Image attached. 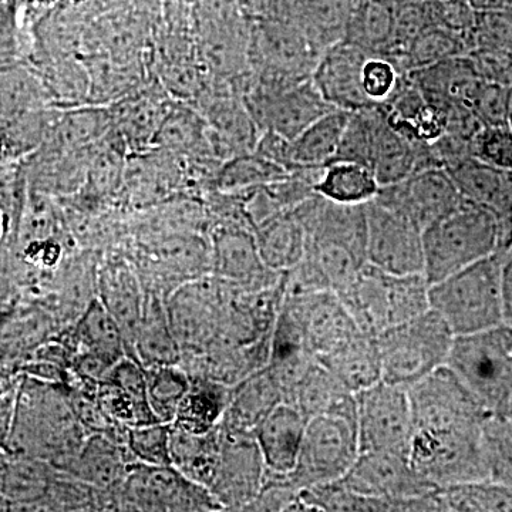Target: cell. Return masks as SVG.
Here are the masks:
<instances>
[{"label":"cell","instance_id":"obj_1","mask_svg":"<svg viewBox=\"0 0 512 512\" xmlns=\"http://www.w3.org/2000/svg\"><path fill=\"white\" fill-rule=\"evenodd\" d=\"M429 291L424 274H389L366 262L336 293L360 332L377 336L430 309Z\"/></svg>","mask_w":512,"mask_h":512},{"label":"cell","instance_id":"obj_2","mask_svg":"<svg viewBox=\"0 0 512 512\" xmlns=\"http://www.w3.org/2000/svg\"><path fill=\"white\" fill-rule=\"evenodd\" d=\"M500 249V225L493 211L464 200L423 229L424 276L436 284Z\"/></svg>","mask_w":512,"mask_h":512},{"label":"cell","instance_id":"obj_3","mask_svg":"<svg viewBox=\"0 0 512 512\" xmlns=\"http://www.w3.org/2000/svg\"><path fill=\"white\" fill-rule=\"evenodd\" d=\"M503 252L487 256L430 285V308L454 336L473 335L504 323L501 299Z\"/></svg>","mask_w":512,"mask_h":512},{"label":"cell","instance_id":"obj_4","mask_svg":"<svg viewBox=\"0 0 512 512\" xmlns=\"http://www.w3.org/2000/svg\"><path fill=\"white\" fill-rule=\"evenodd\" d=\"M447 365L491 417L512 419V326L456 336Z\"/></svg>","mask_w":512,"mask_h":512},{"label":"cell","instance_id":"obj_5","mask_svg":"<svg viewBox=\"0 0 512 512\" xmlns=\"http://www.w3.org/2000/svg\"><path fill=\"white\" fill-rule=\"evenodd\" d=\"M409 463L437 488L490 480L484 424L414 429Z\"/></svg>","mask_w":512,"mask_h":512},{"label":"cell","instance_id":"obj_6","mask_svg":"<svg viewBox=\"0 0 512 512\" xmlns=\"http://www.w3.org/2000/svg\"><path fill=\"white\" fill-rule=\"evenodd\" d=\"M382 380L407 387L447 365L454 333L433 309L375 336Z\"/></svg>","mask_w":512,"mask_h":512},{"label":"cell","instance_id":"obj_7","mask_svg":"<svg viewBox=\"0 0 512 512\" xmlns=\"http://www.w3.org/2000/svg\"><path fill=\"white\" fill-rule=\"evenodd\" d=\"M360 454L356 414L326 413L311 417L298 461L289 481L299 488L335 483L345 476Z\"/></svg>","mask_w":512,"mask_h":512},{"label":"cell","instance_id":"obj_8","mask_svg":"<svg viewBox=\"0 0 512 512\" xmlns=\"http://www.w3.org/2000/svg\"><path fill=\"white\" fill-rule=\"evenodd\" d=\"M340 487L359 495L393 501L397 511H439L436 491L410 466L409 458L384 451L360 453Z\"/></svg>","mask_w":512,"mask_h":512},{"label":"cell","instance_id":"obj_9","mask_svg":"<svg viewBox=\"0 0 512 512\" xmlns=\"http://www.w3.org/2000/svg\"><path fill=\"white\" fill-rule=\"evenodd\" d=\"M322 50L305 33L278 20L256 19L249 28V73L268 83L311 79Z\"/></svg>","mask_w":512,"mask_h":512},{"label":"cell","instance_id":"obj_10","mask_svg":"<svg viewBox=\"0 0 512 512\" xmlns=\"http://www.w3.org/2000/svg\"><path fill=\"white\" fill-rule=\"evenodd\" d=\"M355 397L360 453L384 451L409 458L413 416L407 387L380 380Z\"/></svg>","mask_w":512,"mask_h":512},{"label":"cell","instance_id":"obj_11","mask_svg":"<svg viewBox=\"0 0 512 512\" xmlns=\"http://www.w3.org/2000/svg\"><path fill=\"white\" fill-rule=\"evenodd\" d=\"M413 430L424 427L483 426L490 419L480 400L450 366L434 370L407 389Z\"/></svg>","mask_w":512,"mask_h":512},{"label":"cell","instance_id":"obj_12","mask_svg":"<svg viewBox=\"0 0 512 512\" xmlns=\"http://www.w3.org/2000/svg\"><path fill=\"white\" fill-rule=\"evenodd\" d=\"M123 505L141 511H214L220 503L204 485L192 483L173 466L137 463L123 481Z\"/></svg>","mask_w":512,"mask_h":512},{"label":"cell","instance_id":"obj_13","mask_svg":"<svg viewBox=\"0 0 512 512\" xmlns=\"http://www.w3.org/2000/svg\"><path fill=\"white\" fill-rule=\"evenodd\" d=\"M366 262L394 275L423 274V229L379 201L366 202Z\"/></svg>","mask_w":512,"mask_h":512},{"label":"cell","instance_id":"obj_14","mask_svg":"<svg viewBox=\"0 0 512 512\" xmlns=\"http://www.w3.org/2000/svg\"><path fill=\"white\" fill-rule=\"evenodd\" d=\"M266 466L251 431L227 429L220 423V457L210 491L222 510H247L261 493Z\"/></svg>","mask_w":512,"mask_h":512},{"label":"cell","instance_id":"obj_15","mask_svg":"<svg viewBox=\"0 0 512 512\" xmlns=\"http://www.w3.org/2000/svg\"><path fill=\"white\" fill-rule=\"evenodd\" d=\"M373 200L402 212L424 229L456 210L464 198L446 168L431 167L400 183L383 185Z\"/></svg>","mask_w":512,"mask_h":512},{"label":"cell","instance_id":"obj_16","mask_svg":"<svg viewBox=\"0 0 512 512\" xmlns=\"http://www.w3.org/2000/svg\"><path fill=\"white\" fill-rule=\"evenodd\" d=\"M211 254L215 276L248 291L272 288L284 276V272L266 266L254 231L248 228L218 225L212 234Z\"/></svg>","mask_w":512,"mask_h":512},{"label":"cell","instance_id":"obj_17","mask_svg":"<svg viewBox=\"0 0 512 512\" xmlns=\"http://www.w3.org/2000/svg\"><path fill=\"white\" fill-rule=\"evenodd\" d=\"M173 101L156 77L150 76L106 106L111 127L119 134L128 154L143 153L153 147L154 137Z\"/></svg>","mask_w":512,"mask_h":512},{"label":"cell","instance_id":"obj_18","mask_svg":"<svg viewBox=\"0 0 512 512\" xmlns=\"http://www.w3.org/2000/svg\"><path fill=\"white\" fill-rule=\"evenodd\" d=\"M369 56L346 40L323 50L312 80L333 109L356 111L375 104L367 99L362 83L363 66Z\"/></svg>","mask_w":512,"mask_h":512},{"label":"cell","instance_id":"obj_19","mask_svg":"<svg viewBox=\"0 0 512 512\" xmlns=\"http://www.w3.org/2000/svg\"><path fill=\"white\" fill-rule=\"evenodd\" d=\"M282 301L295 306L306 342L316 357L332 352L360 333L355 320L335 291H322Z\"/></svg>","mask_w":512,"mask_h":512},{"label":"cell","instance_id":"obj_20","mask_svg":"<svg viewBox=\"0 0 512 512\" xmlns=\"http://www.w3.org/2000/svg\"><path fill=\"white\" fill-rule=\"evenodd\" d=\"M308 419L292 404L281 403L254 430L266 471L288 476L301 451Z\"/></svg>","mask_w":512,"mask_h":512},{"label":"cell","instance_id":"obj_21","mask_svg":"<svg viewBox=\"0 0 512 512\" xmlns=\"http://www.w3.org/2000/svg\"><path fill=\"white\" fill-rule=\"evenodd\" d=\"M407 74L417 84L424 99L437 109L450 104L471 107V101L484 82L468 56L453 57Z\"/></svg>","mask_w":512,"mask_h":512},{"label":"cell","instance_id":"obj_22","mask_svg":"<svg viewBox=\"0 0 512 512\" xmlns=\"http://www.w3.org/2000/svg\"><path fill=\"white\" fill-rule=\"evenodd\" d=\"M281 403H284L281 384L268 366L262 367L232 386L221 424L227 429L254 433L258 424Z\"/></svg>","mask_w":512,"mask_h":512},{"label":"cell","instance_id":"obj_23","mask_svg":"<svg viewBox=\"0 0 512 512\" xmlns=\"http://www.w3.org/2000/svg\"><path fill=\"white\" fill-rule=\"evenodd\" d=\"M426 144L412 140L394 130L386 114L376 104L375 127H373L372 170L380 187L400 183L416 171L421 170V157Z\"/></svg>","mask_w":512,"mask_h":512},{"label":"cell","instance_id":"obj_24","mask_svg":"<svg viewBox=\"0 0 512 512\" xmlns=\"http://www.w3.org/2000/svg\"><path fill=\"white\" fill-rule=\"evenodd\" d=\"M284 403L292 404L308 420L326 413L356 414L355 394L318 359L313 360Z\"/></svg>","mask_w":512,"mask_h":512},{"label":"cell","instance_id":"obj_25","mask_svg":"<svg viewBox=\"0 0 512 512\" xmlns=\"http://www.w3.org/2000/svg\"><path fill=\"white\" fill-rule=\"evenodd\" d=\"M316 359L353 394L382 380V362L376 338L363 332Z\"/></svg>","mask_w":512,"mask_h":512},{"label":"cell","instance_id":"obj_26","mask_svg":"<svg viewBox=\"0 0 512 512\" xmlns=\"http://www.w3.org/2000/svg\"><path fill=\"white\" fill-rule=\"evenodd\" d=\"M259 254L266 266L285 272L306 254V232L293 210L279 212L254 229Z\"/></svg>","mask_w":512,"mask_h":512},{"label":"cell","instance_id":"obj_27","mask_svg":"<svg viewBox=\"0 0 512 512\" xmlns=\"http://www.w3.org/2000/svg\"><path fill=\"white\" fill-rule=\"evenodd\" d=\"M464 200L494 212L495 217L504 210L512 194V171L500 170L468 157L446 168Z\"/></svg>","mask_w":512,"mask_h":512},{"label":"cell","instance_id":"obj_28","mask_svg":"<svg viewBox=\"0 0 512 512\" xmlns=\"http://www.w3.org/2000/svg\"><path fill=\"white\" fill-rule=\"evenodd\" d=\"M232 386L212 379L195 380L185 393L174 419V429L207 434L221 423Z\"/></svg>","mask_w":512,"mask_h":512},{"label":"cell","instance_id":"obj_29","mask_svg":"<svg viewBox=\"0 0 512 512\" xmlns=\"http://www.w3.org/2000/svg\"><path fill=\"white\" fill-rule=\"evenodd\" d=\"M352 111L333 109L323 114L291 141L293 171L299 167H326L338 153Z\"/></svg>","mask_w":512,"mask_h":512},{"label":"cell","instance_id":"obj_30","mask_svg":"<svg viewBox=\"0 0 512 512\" xmlns=\"http://www.w3.org/2000/svg\"><path fill=\"white\" fill-rule=\"evenodd\" d=\"M380 190L372 168L352 161H333L326 165L315 192L339 204L363 205Z\"/></svg>","mask_w":512,"mask_h":512},{"label":"cell","instance_id":"obj_31","mask_svg":"<svg viewBox=\"0 0 512 512\" xmlns=\"http://www.w3.org/2000/svg\"><path fill=\"white\" fill-rule=\"evenodd\" d=\"M178 345L167 313L157 299H150L141 312L134 339L141 362L146 367L175 365L180 357Z\"/></svg>","mask_w":512,"mask_h":512},{"label":"cell","instance_id":"obj_32","mask_svg":"<svg viewBox=\"0 0 512 512\" xmlns=\"http://www.w3.org/2000/svg\"><path fill=\"white\" fill-rule=\"evenodd\" d=\"M104 308L120 326L126 343H134L140 323L141 303L137 282L130 269L123 265L109 266L101 275Z\"/></svg>","mask_w":512,"mask_h":512},{"label":"cell","instance_id":"obj_33","mask_svg":"<svg viewBox=\"0 0 512 512\" xmlns=\"http://www.w3.org/2000/svg\"><path fill=\"white\" fill-rule=\"evenodd\" d=\"M440 511L512 512L511 485L493 480L451 485L436 491Z\"/></svg>","mask_w":512,"mask_h":512},{"label":"cell","instance_id":"obj_34","mask_svg":"<svg viewBox=\"0 0 512 512\" xmlns=\"http://www.w3.org/2000/svg\"><path fill=\"white\" fill-rule=\"evenodd\" d=\"M79 339L87 350V356L106 369H113L124 357L123 332L103 303L94 302L79 325Z\"/></svg>","mask_w":512,"mask_h":512},{"label":"cell","instance_id":"obj_35","mask_svg":"<svg viewBox=\"0 0 512 512\" xmlns=\"http://www.w3.org/2000/svg\"><path fill=\"white\" fill-rule=\"evenodd\" d=\"M470 52H473L470 35L430 26L416 37L394 67L402 74L410 73L453 57L467 56Z\"/></svg>","mask_w":512,"mask_h":512},{"label":"cell","instance_id":"obj_36","mask_svg":"<svg viewBox=\"0 0 512 512\" xmlns=\"http://www.w3.org/2000/svg\"><path fill=\"white\" fill-rule=\"evenodd\" d=\"M394 6L384 0H360L346 28L343 40L380 56L392 36Z\"/></svg>","mask_w":512,"mask_h":512},{"label":"cell","instance_id":"obj_37","mask_svg":"<svg viewBox=\"0 0 512 512\" xmlns=\"http://www.w3.org/2000/svg\"><path fill=\"white\" fill-rule=\"evenodd\" d=\"M289 174L291 173L281 165L272 163L252 151L225 161L215 174L212 187L222 192L249 190L275 183Z\"/></svg>","mask_w":512,"mask_h":512},{"label":"cell","instance_id":"obj_38","mask_svg":"<svg viewBox=\"0 0 512 512\" xmlns=\"http://www.w3.org/2000/svg\"><path fill=\"white\" fill-rule=\"evenodd\" d=\"M126 458L116 444L96 436L76 454V476L94 485H116L127 476Z\"/></svg>","mask_w":512,"mask_h":512},{"label":"cell","instance_id":"obj_39","mask_svg":"<svg viewBox=\"0 0 512 512\" xmlns=\"http://www.w3.org/2000/svg\"><path fill=\"white\" fill-rule=\"evenodd\" d=\"M147 400L158 423L174 421L190 382L174 365L146 367Z\"/></svg>","mask_w":512,"mask_h":512},{"label":"cell","instance_id":"obj_40","mask_svg":"<svg viewBox=\"0 0 512 512\" xmlns=\"http://www.w3.org/2000/svg\"><path fill=\"white\" fill-rule=\"evenodd\" d=\"M484 444L490 480L512 487V419L485 421Z\"/></svg>","mask_w":512,"mask_h":512},{"label":"cell","instance_id":"obj_41","mask_svg":"<svg viewBox=\"0 0 512 512\" xmlns=\"http://www.w3.org/2000/svg\"><path fill=\"white\" fill-rule=\"evenodd\" d=\"M170 427L164 423L133 427L128 431V448L138 463L171 466Z\"/></svg>","mask_w":512,"mask_h":512},{"label":"cell","instance_id":"obj_42","mask_svg":"<svg viewBox=\"0 0 512 512\" xmlns=\"http://www.w3.org/2000/svg\"><path fill=\"white\" fill-rule=\"evenodd\" d=\"M473 157L500 170L512 171L511 124L481 128L473 140Z\"/></svg>","mask_w":512,"mask_h":512},{"label":"cell","instance_id":"obj_43","mask_svg":"<svg viewBox=\"0 0 512 512\" xmlns=\"http://www.w3.org/2000/svg\"><path fill=\"white\" fill-rule=\"evenodd\" d=\"M508 99H510V86L483 82L471 101V109L483 127L501 126V124L510 123Z\"/></svg>","mask_w":512,"mask_h":512},{"label":"cell","instance_id":"obj_44","mask_svg":"<svg viewBox=\"0 0 512 512\" xmlns=\"http://www.w3.org/2000/svg\"><path fill=\"white\" fill-rule=\"evenodd\" d=\"M402 73L392 62L380 56H369L363 66L362 83L367 99L382 104L389 99L399 83Z\"/></svg>","mask_w":512,"mask_h":512},{"label":"cell","instance_id":"obj_45","mask_svg":"<svg viewBox=\"0 0 512 512\" xmlns=\"http://www.w3.org/2000/svg\"><path fill=\"white\" fill-rule=\"evenodd\" d=\"M433 26L470 35L476 25L477 12L468 0H429Z\"/></svg>","mask_w":512,"mask_h":512},{"label":"cell","instance_id":"obj_46","mask_svg":"<svg viewBox=\"0 0 512 512\" xmlns=\"http://www.w3.org/2000/svg\"><path fill=\"white\" fill-rule=\"evenodd\" d=\"M503 252L501 259V299L504 323L512 326V245Z\"/></svg>","mask_w":512,"mask_h":512},{"label":"cell","instance_id":"obj_47","mask_svg":"<svg viewBox=\"0 0 512 512\" xmlns=\"http://www.w3.org/2000/svg\"><path fill=\"white\" fill-rule=\"evenodd\" d=\"M497 220L500 225V249L498 251H505L512 245V194L504 210L497 215Z\"/></svg>","mask_w":512,"mask_h":512},{"label":"cell","instance_id":"obj_48","mask_svg":"<svg viewBox=\"0 0 512 512\" xmlns=\"http://www.w3.org/2000/svg\"><path fill=\"white\" fill-rule=\"evenodd\" d=\"M476 12H504L512 9V0H468Z\"/></svg>","mask_w":512,"mask_h":512},{"label":"cell","instance_id":"obj_49","mask_svg":"<svg viewBox=\"0 0 512 512\" xmlns=\"http://www.w3.org/2000/svg\"><path fill=\"white\" fill-rule=\"evenodd\" d=\"M384 2L390 3V5L397 6L403 5V3L410 2H426V0H384Z\"/></svg>","mask_w":512,"mask_h":512},{"label":"cell","instance_id":"obj_50","mask_svg":"<svg viewBox=\"0 0 512 512\" xmlns=\"http://www.w3.org/2000/svg\"><path fill=\"white\" fill-rule=\"evenodd\" d=\"M511 127H512V123H511Z\"/></svg>","mask_w":512,"mask_h":512}]
</instances>
